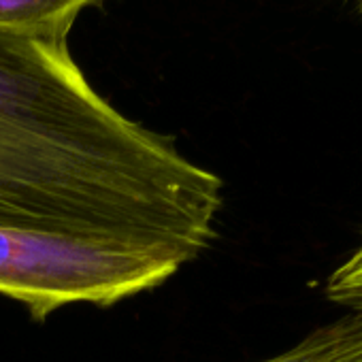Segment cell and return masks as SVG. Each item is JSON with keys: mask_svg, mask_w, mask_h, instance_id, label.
Here are the masks:
<instances>
[{"mask_svg": "<svg viewBox=\"0 0 362 362\" xmlns=\"http://www.w3.org/2000/svg\"><path fill=\"white\" fill-rule=\"evenodd\" d=\"M224 181L111 105L69 41L0 33V296L113 307L209 250Z\"/></svg>", "mask_w": 362, "mask_h": 362, "instance_id": "6da1fadb", "label": "cell"}, {"mask_svg": "<svg viewBox=\"0 0 362 362\" xmlns=\"http://www.w3.org/2000/svg\"><path fill=\"white\" fill-rule=\"evenodd\" d=\"M109 0H0V33L69 41V35L88 9Z\"/></svg>", "mask_w": 362, "mask_h": 362, "instance_id": "7a4b0ae2", "label": "cell"}, {"mask_svg": "<svg viewBox=\"0 0 362 362\" xmlns=\"http://www.w3.org/2000/svg\"><path fill=\"white\" fill-rule=\"evenodd\" d=\"M256 362H362V309L345 311L284 351Z\"/></svg>", "mask_w": 362, "mask_h": 362, "instance_id": "3957f363", "label": "cell"}, {"mask_svg": "<svg viewBox=\"0 0 362 362\" xmlns=\"http://www.w3.org/2000/svg\"><path fill=\"white\" fill-rule=\"evenodd\" d=\"M326 298L345 311L362 309V233L349 256L328 275Z\"/></svg>", "mask_w": 362, "mask_h": 362, "instance_id": "277c9868", "label": "cell"}, {"mask_svg": "<svg viewBox=\"0 0 362 362\" xmlns=\"http://www.w3.org/2000/svg\"><path fill=\"white\" fill-rule=\"evenodd\" d=\"M356 3H358V11L362 13V0H356Z\"/></svg>", "mask_w": 362, "mask_h": 362, "instance_id": "5b68a950", "label": "cell"}]
</instances>
